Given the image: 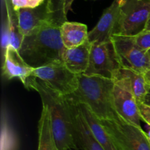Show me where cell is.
Listing matches in <instances>:
<instances>
[{
  "mask_svg": "<svg viewBox=\"0 0 150 150\" xmlns=\"http://www.w3.org/2000/svg\"><path fill=\"white\" fill-rule=\"evenodd\" d=\"M149 16L150 0H128L121 7L115 35H138L145 29Z\"/></svg>",
  "mask_w": 150,
  "mask_h": 150,
  "instance_id": "8992f818",
  "label": "cell"
},
{
  "mask_svg": "<svg viewBox=\"0 0 150 150\" xmlns=\"http://www.w3.org/2000/svg\"><path fill=\"white\" fill-rule=\"evenodd\" d=\"M139 108L142 120L150 126V106L144 103H139Z\"/></svg>",
  "mask_w": 150,
  "mask_h": 150,
  "instance_id": "603a6c76",
  "label": "cell"
},
{
  "mask_svg": "<svg viewBox=\"0 0 150 150\" xmlns=\"http://www.w3.org/2000/svg\"><path fill=\"white\" fill-rule=\"evenodd\" d=\"M114 84L128 91L136 98L138 103H142L148 91L149 85L142 73L130 69L121 67L113 79Z\"/></svg>",
  "mask_w": 150,
  "mask_h": 150,
  "instance_id": "5bb4252c",
  "label": "cell"
},
{
  "mask_svg": "<svg viewBox=\"0 0 150 150\" xmlns=\"http://www.w3.org/2000/svg\"><path fill=\"white\" fill-rule=\"evenodd\" d=\"M117 150H150L147 133L141 127L125 121L119 116L100 120Z\"/></svg>",
  "mask_w": 150,
  "mask_h": 150,
  "instance_id": "277c9868",
  "label": "cell"
},
{
  "mask_svg": "<svg viewBox=\"0 0 150 150\" xmlns=\"http://www.w3.org/2000/svg\"><path fill=\"white\" fill-rule=\"evenodd\" d=\"M114 86L111 79L81 74L78 89L65 98L73 105L87 106L99 120H108L118 116L113 105Z\"/></svg>",
  "mask_w": 150,
  "mask_h": 150,
  "instance_id": "3957f363",
  "label": "cell"
},
{
  "mask_svg": "<svg viewBox=\"0 0 150 150\" xmlns=\"http://www.w3.org/2000/svg\"><path fill=\"white\" fill-rule=\"evenodd\" d=\"M144 76L146 83H147V85H149L150 86V70H147L146 72H145V73H144Z\"/></svg>",
  "mask_w": 150,
  "mask_h": 150,
  "instance_id": "484cf974",
  "label": "cell"
},
{
  "mask_svg": "<svg viewBox=\"0 0 150 150\" xmlns=\"http://www.w3.org/2000/svg\"><path fill=\"white\" fill-rule=\"evenodd\" d=\"M73 1L74 0H64V12H65L66 16H67L69 10H71Z\"/></svg>",
  "mask_w": 150,
  "mask_h": 150,
  "instance_id": "cb8c5ba5",
  "label": "cell"
},
{
  "mask_svg": "<svg viewBox=\"0 0 150 150\" xmlns=\"http://www.w3.org/2000/svg\"><path fill=\"white\" fill-rule=\"evenodd\" d=\"M135 45L140 50L147 52L150 49V31L144 29L135 36H132Z\"/></svg>",
  "mask_w": 150,
  "mask_h": 150,
  "instance_id": "44dd1931",
  "label": "cell"
},
{
  "mask_svg": "<svg viewBox=\"0 0 150 150\" xmlns=\"http://www.w3.org/2000/svg\"><path fill=\"white\" fill-rule=\"evenodd\" d=\"M16 12L19 28L23 36L29 35L47 23H53L48 12L46 1L38 7L21 8Z\"/></svg>",
  "mask_w": 150,
  "mask_h": 150,
  "instance_id": "4fadbf2b",
  "label": "cell"
},
{
  "mask_svg": "<svg viewBox=\"0 0 150 150\" xmlns=\"http://www.w3.org/2000/svg\"><path fill=\"white\" fill-rule=\"evenodd\" d=\"M142 103L145 104V105H148V106H150V86H149V87H148L147 93H146V96H145L144 98V100Z\"/></svg>",
  "mask_w": 150,
  "mask_h": 150,
  "instance_id": "d4e9b609",
  "label": "cell"
},
{
  "mask_svg": "<svg viewBox=\"0 0 150 150\" xmlns=\"http://www.w3.org/2000/svg\"><path fill=\"white\" fill-rule=\"evenodd\" d=\"M38 150H59L53 134L49 111L43 105L38 123Z\"/></svg>",
  "mask_w": 150,
  "mask_h": 150,
  "instance_id": "ac0fdd59",
  "label": "cell"
},
{
  "mask_svg": "<svg viewBox=\"0 0 150 150\" xmlns=\"http://www.w3.org/2000/svg\"><path fill=\"white\" fill-rule=\"evenodd\" d=\"M148 126H149V125H148ZM147 136H148V137H149V139H150V126H149V130H148Z\"/></svg>",
  "mask_w": 150,
  "mask_h": 150,
  "instance_id": "f1b7e54d",
  "label": "cell"
},
{
  "mask_svg": "<svg viewBox=\"0 0 150 150\" xmlns=\"http://www.w3.org/2000/svg\"><path fill=\"white\" fill-rule=\"evenodd\" d=\"M122 67L112 42L92 43L89 67L85 75L111 79Z\"/></svg>",
  "mask_w": 150,
  "mask_h": 150,
  "instance_id": "52a82bcc",
  "label": "cell"
},
{
  "mask_svg": "<svg viewBox=\"0 0 150 150\" xmlns=\"http://www.w3.org/2000/svg\"><path fill=\"white\" fill-rule=\"evenodd\" d=\"M144 29H146V30L150 31V16H149V19H148L147 22H146V26H145Z\"/></svg>",
  "mask_w": 150,
  "mask_h": 150,
  "instance_id": "4316f807",
  "label": "cell"
},
{
  "mask_svg": "<svg viewBox=\"0 0 150 150\" xmlns=\"http://www.w3.org/2000/svg\"><path fill=\"white\" fill-rule=\"evenodd\" d=\"M146 54H147V55H148V57H149V61H150V49L149 50V51H147V52H146Z\"/></svg>",
  "mask_w": 150,
  "mask_h": 150,
  "instance_id": "f546056e",
  "label": "cell"
},
{
  "mask_svg": "<svg viewBox=\"0 0 150 150\" xmlns=\"http://www.w3.org/2000/svg\"><path fill=\"white\" fill-rule=\"evenodd\" d=\"M7 29L10 39V45L18 51L21 48L24 36L19 28L18 19L16 10L7 4Z\"/></svg>",
  "mask_w": 150,
  "mask_h": 150,
  "instance_id": "d6986e66",
  "label": "cell"
},
{
  "mask_svg": "<svg viewBox=\"0 0 150 150\" xmlns=\"http://www.w3.org/2000/svg\"><path fill=\"white\" fill-rule=\"evenodd\" d=\"M111 42L122 67L142 74L150 70V61L147 54L135 45L132 36L113 35Z\"/></svg>",
  "mask_w": 150,
  "mask_h": 150,
  "instance_id": "ba28073f",
  "label": "cell"
},
{
  "mask_svg": "<svg viewBox=\"0 0 150 150\" xmlns=\"http://www.w3.org/2000/svg\"><path fill=\"white\" fill-rule=\"evenodd\" d=\"M79 106L80 107L82 114L91 131L103 149L105 150H117L97 116L86 105H79Z\"/></svg>",
  "mask_w": 150,
  "mask_h": 150,
  "instance_id": "e0dca14e",
  "label": "cell"
},
{
  "mask_svg": "<svg viewBox=\"0 0 150 150\" xmlns=\"http://www.w3.org/2000/svg\"><path fill=\"white\" fill-rule=\"evenodd\" d=\"M32 76L40 79L53 90L64 96L73 94L79 86V75L70 71L63 62L34 68Z\"/></svg>",
  "mask_w": 150,
  "mask_h": 150,
  "instance_id": "5b68a950",
  "label": "cell"
},
{
  "mask_svg": "<svg viewBox=\"0 0 150 150\" xmlns=\"http://www.w3.org/2000/svg\"><path fill=\"white\" fill-rule=\"evenodd\" d=\"M34 68L26 64L18 51L9 45L4 50L2 64L3 76L8 80L18 78L24 86L28 79L32 77Z\"/></svg>",
  "mask_w": 150,
  "mask_h": 150,
  "instance_id": "7c38bea8",
  "label": "cell"
},
{
  "mask_svg": "<svg viewBox=\"0 0 150 150\" xmlns=\"http://www.w3.org/2000/svg\"><path fill=\"white\" fill-rule=\"evenodd\" d=\"M69 105L71 114L73 136L77 149L79 150H105L91 131L82 114L80 107L70 103Z\"/></svg>",
  "mask_w": 150,
  "mask_h": 150,
  "instance_id": "30bf717a",
  "label": "cell"
},
{
  "mask_svg": "<svg viewBox=\"0 0 150 150\" xmlns=\"http://www.w3.org/2000/svg\"><path fill=\"white\" fill-rule=\"evenodd\" d=\"M65 48L60 34V26L48 23L24 36L18 52L32 68L62 62Z\"/></svg>",
  "mask_w": 150,
  "mask_h": 150,
  "instance_id": "7a4b0ae2",
  "label": "cell"
},
{
  "mask_svg": "<svg viewBox=\"0 0 150 150\" xmlns=\"http://www.w3.org/2000/svg\"><path fill=\"white\" fill-rule=\"evenodd\" d=\"M46 1V0H10V4L14 10L21 8H35Z\"/></svg>",
  "mask_w": 150,
  "mask_h": 150,
  "instance_id": "7402d4cb",
  "label": "cell"
},
{
  "mask_svg": "<svg viewBox=\"0 0 150 150\" xmlns=\"http://www.w3.org/2000/svg\"><path fill=\"white\" fill-rule=\"evenodd\" d=\"M113 105L117 115L125 121L141 127L140 111L139 103L130 92L114 84L113 90Z\"/></svg>",
  "mask_w": 150,
  "mask_h": 150,
  "instance_id": "8fae6325",
  "label": "cell"
},
{
  "mask_svg": "<svg viewBox=\"0 0 150 150\" xmlns=\"http://www.w3.org/2000/svg\"><path fill=\"white\" fill-rule=\"evenodd\" d=\"M47 9L54 24L61 26L67 21L64 12V0H46Z\"/></svg>",
  "mask_w": 150,
  "mask_h": 150,
  "instance_id": "ffe728a7",
  "label": "cell"
},
{
  "mask_svg": "<svg viewBox=\"0 0 150 150\" xmlns=\"http://www.w3.org/2000/svg\"><path fill=\"white\" fill-rule=\"evenodd\" d=\"M91 48L92 43L89 40L76 48H65L62 56L63 63L74 74H84L89 67Z\"/></svg>",
  "mask_w": 150,
  "mask_h": 150,
  "instance_id": "9a60e30c",
  "label": "cell"
},
{
  "mask_svg": "<svg viewBox=\"0 0 150 150\" xmlns=\"http://www.w3.org/2000/svg\"><path fill=\"white\" fill-rule=\"evenodd\" d=\"M60 34L64 48H73L88 41L89 32L86 24L66 21L60 26Z\"/></svg>",
  "mask_w": 150,
  "mask_h": 150,
  "instance_id": "2e32d148",
  "label": "cell"
},
{
  "mask_svg": "<svg viewBox=\"0 0 150 150\" xmlns=\"http://www.w3.org/2000/svg\"><path fill=\"white\" fill-rule=\"evenodd\" d=\"M127 1H128V0H119V2H120V5L122 6V5H124V4H125Z\"/></svg>",
  "mask_w": 150,
  "mask_h": 150,
  "instance_id": "83f0119b",
  "label": "cell"
},
{
  "mask_svg": "<svg viewBox=\"0 0 150 150\" xmlns=\"http://www.w3.org/2000/svg\"><path fill=\"white\" fill-rule=\"evenodd\" d=\"M25 87L36 91L42 100V105L49 111L53 134L59 150L78 149L73 136L70 105L65 96L32 76L28 79Z\"/></svg>",
  "mask_w": 150,
  "mask_h": 150,
  "instance_id": "6da1fadb",
  "label": "cell"
},
{
  "mask_svg": "<svg viewBox=\"0 0 150 150\" xmlns=\"http://www.w3.org/2000/svg\"><path fill=\"white\" fill-rule=\"evenodd\" d=\"M121 7L119 0L112 4L103 13L96 26L89 32L88 40L91 43H103L111 41V37L116 34Z\"/></svg>",
  "mask_w": 150,
  "mask_h": 150,
  "instance_id": "9c48e42d",
  "label": "cell"
},
{
  "mask_svg": "<svg viewBox=\"0 0 150 150\" xmlns=\"http://www.w3.org/2000/svg\"><path fill=\"white\" fill-rule=\"evenodd\" d=\"M149 143H150V139H149Z\"/></svg>",
  "mask_w": 150,
  "mask_h": 150,
  "instance_id": "1f68e13d",
  "label": "cell"
},
{
  "mask_svg": "<svg viewBox=\"0 0 150 150\" xmlns=\"http://www.w3.org/2000/svg\"><path fill=\"white\" fill-rule=\"evenodd\" d=\"M69 150H79V149H69Z\"/></svg>",
  "mask_w": 150,
  "mask_h": 150,
  "instance_id": "4dcf8cb0",
  "label": "cell"
}]
</instances>
